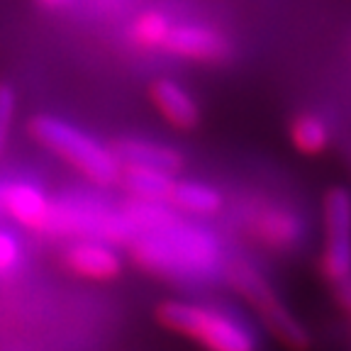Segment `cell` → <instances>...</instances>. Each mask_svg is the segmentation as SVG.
Returning a JSON list of instances; mask_svg holds the SVG:
<instances>
[{"label": "cell", "mask_w": 351, "mask_h": 351, "mask_svg": "<svg viewBox=\"0 0 351 351\" xmlns=\"http://www.w3.org/2000/svg\"><path fill=\"white\" fill-rule=\"evenodd\" d=\"M122 213L132 227L127 249L144 271L178 283L225 278L230 256L213 230L183 217L169 205L130 200Z\"/></svg>", "instance_id": "cell-1"}, {"label": "cell", "mask_w": 351, "mask_h": 351, "mask_svg": "<svg viewBox=\"0 0 351 351\" xmlns=\"http://www.w3.org/2000/svg\"><path fill=\"white\" fill-rule=\"evenodd\" d=\"M156 319L176 335L188 337L205 351H256L258 341L249 324L222 307L193 300H164Z\"/></svg>", "instance_id": "cell-2"}, {"label": "cell", "mask_w": 351, "mask_h": 351, "mask_svg": "<svg viewBox=\"0 0 351 351\" xmlns=\"http://www.w3.org/2000/svg\"><path fill=\"white\" fill-rule=\"evenodd\" d=\"M29 134L44 149L81 171L95 186H115L122 178V166L108 144L98 142L93 134L54 115H37L29 122Z\"/></svg>", "instance_id": "cell-3"}, {"label": "cell", "mask_w": 351, "mask_h": 351, "mask_svg": "<svg viewBox=\"0 0 351 351\" xmlns=\"http://www.w3.org/2000/svg\"><path fill=\"white\" fill-rule=\"evenodd\" d=\"M44 234L100 239L127 247L132 227L122 208H112L103 197L88 195V193H66L51 200V215Z\"/></svg>", "instance_id": "cell-4"}, {"label": "cell", "mask_w": 351, "mask_h": 351, "mask_svg": "<svg viewBox=\"0 0 351 351\" xmlns=\"http://www.w3.org/2000/svg\"><path fill=\"white\" fill-rule=\"evenodd\" d=\"M225 278L254 307L263 327L269 329L280 344L293 351H305L310 346V335H307L305 324L288 310V305L280 300V295L271 288V283L263 278V274L254 263L241 256H230L225 266Z\"/></svg>", "instance_id": "cell-5"}, {"label": "cell", "mask_w": 351, "mask_h": 351, "mask_svg": "<svg viewBox=\"0 0 351 351\" xmlns=\"http://www.w3.org/2000/svg\"><path fill=\"white\" fill-rule=\"evenodd\" d=\"M319 271L335 285L351 278V191L344 186L324 193Z\"/></svg>", "instance_id": "cell-6"}, {"label": "cell", "mask_w": 351, "mask_h": 351, "mask_svg": "<svg viewBox=\"0 0 351 351\" xmlns=\"http://www.w3.org/2000/svg\"><path fill=\"white\" fill-rule=\"evenodd\" d=\"M241 222L254 239L276 252H291L305 239L302 217L278 203H249L241 213Z\"/></svg>", "instance_id": "cell-7"}, {"label": "cell", "mask_w": 351, "mask_h": 351, "mask_svg": "<svg viewBox=\"0 0 351 351\" xmlns=\"http://www.w3.org/2000/svg\"><path fill=\"white\" fill-rule=\"evenodd\" d=\"M0 210L17 225L44 232L51 215V197L29 181H8L0 186Z\"/></svg>", "instance_id": "cell-8"}, {"label": "cell", "mask_w": 351, "mask_h": 351, "mask_svg": "<svg viewBox=\"0 0 351 351\" xmlns=\"http://www.w3.org/2000/svg\"><path fill=\"white\" fill-rule=\"evenodd\" d=\"M64 261L76 276L90 280H112L122 271V254L115 244L100 239H71Z\"/></svg>", "instance_id": "cell-9"}, {"label": "cell", "mask_w": 351, "mask_h": 351, "mask_svg": "<svg viewBox=\"0 0 351 351\" xmlns=\"http://www.w3.org/2000/svg\"><path fill=\"white\" fill-rule=\"evenodd\" d=\"M110 149L117 156L122 169H154L171 176H176L183 169L181 149L164 142H154V139L142 137H122Z\"/></svg>", "instance_id": "cell-10"}, {"label": "cell", "mask_w": 351, "mask_h": 351, "mask_svg": "<svg viewBox=\"0 0 351 351\" xmlns=\"http://www.w3.org/2000/svg\"><path fill=\"white\" fill-rule=\"evenodd\" d=\"M164 49L183 59L219 61L230 54V42L222 32L208 25H173Z\"/></svg>", "instance_id": "cell-11"}, {"label": "cell", "mask_w": 351, "mask_h": 351, "mask_svg": "<svg viewBox=\"0 0 351 351\" xmlns=\"http://www.w3.org/2000/svg\"><path fill=\"white\" fill-rule=\"evenodd\" d=\"M149 95L164 120L176 130H193L200 122V108L195 98L173 78H156L149 88Z\"/></svg>", "instance_id": "cell-12"}, {"label": "cell", "mask_w": 351, "mask_h": 351, "mask_svg": "<svg viewBox=\"0 0 351 351\" xmlns=\"http://www.w3.org/2000/svg\"><path fill=\"white\" fill-rule=\"evenodd\" d=\"M166 205L183 217H213L225 208V195L219 188L210 186L205 181L176 178Z\"/></svg>", "instance_id": "cell-13"}, {"label": "cell", "mask_w": 351, "mask_h": 351, "mask_svg": "<svg viewBox=\"0 0 351 351\" xmlns=\"http://www.w3.org/2000/svg\"><path fill=\"white\" fill-rule=\"evenodd\" d=\"M176 176L164 173L154 169H122V188L130 195V200L137 203H154L166 205L169 203L171 188H173Z\"/></svg>", "instance_id": "cell-14"}, {"label": "cell", "mask_w": 351, "mask_h": 351, "mask_svg": "<svg viewBox=\"0 0 351 351\" xmlns=\"http://www.w3.org/2000/svg\"><path fill=\"white\" fill-rule=\"evenodd\" d=\"M291 142L305 156H317V154L327 152L329 142H332V130H329L327 120L317 112H300L291 122Z\"/></svg>", "instance_id": "cell-15"}, {"label": "cell", "mask_w": 351, "mask_h": 351, "mask_svg": "<svg viewBox=\"0 0 351 351\" xmlns=\"http://www.w3.org/2000/svg\"><path fill=\"white\" fill-rule=\"evenodd\" d=\"M171 27L173 22L169 20V15H164L161 10H147L132 22V39L144 49H156V47L164 49Z\"/></svg>", "instance_id": "cell-16"}, {"label": "cell", "mask_w": 351, "mask_h": 351, "mask_svg": "<svg viewBox=\"0 0 351 351\" xmlns=\"http://www.w3.org/2000/svg\"><path fill=\"white\" fill-rule=\"evenodd\" d=\"M15 110H17L15 90H12V86H8V83H0V156L5 154L8 142H10Z\"/></svg>", "instance_id": "cell-17"}, {"label": "cell", "mask_w": 351, "mask_h": 351, "mask_svg": "<svg viewBox=\"0 0 351 351\" xmlns=\"http://www.w3.org/2000/svg\"><path fill=\"white\" fill-rule=\"evenodd\" d=\"M22 261V241L17 234L0 230V274H12Z\"/></svg>", "instance_id": "cell-18"}, {"label": "cell", "mask_w": 351, "mask_h": 351, "mask_svg": "<svg viewBox=\"0 0 351 351\" xmlns=\"http://www.w3.org/2000/svg\"><path fill=\"white\" fill-rule=\"evenodd\" d=\"M335 295H337V302L351 315V278H346L335 285Z\"/></svg>", "instance_id": "cell-19"}, {"label": "cell", "mask_w": 351, "mask_h": 351, "mask_svg": "<svg viewBox=\"0 0 351 351\" xmlns=\"http://www.w3.org/2000/svg\"><path fill=\"white\" fill-rule=\"evenodd\" d=\"M44 8H49V10H59V8H66L71 0H39Z\"/></svg>", "instance_id": "cell-20"}]
</instances>
